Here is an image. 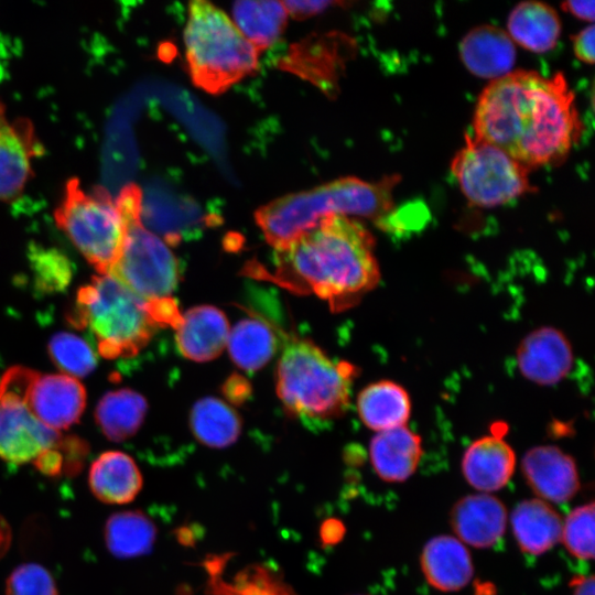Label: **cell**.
Segmentation results:
<instances>
[{
	"label": "cell",
	"instance_id": "obj_1",
	"mask_svg": "<svg viewBox=\"0 0 595 595\" xmlns=\"http://www.w3.org/2000/svg\"><path fill=\"white\" fill-rule=\"evenodd\" d=\"M473 130L513 160L532 167L561 162L582 133L574 95L562 73L517 71L480 94Z\"/></svg>",
	"mask_w": 595,
	"mask_h": 595
},
{
	"label": "cell",
	"instance_id": "obj_2",
	"mask_svg": "<svg viewBox=\"0 0 595 595\" xmlns=\"http://www.w3.org/2000/svg\"><path fill=\"white\" fill-rule=\"evenodd\" d=\"M267 277L290 291L313 293L334 311L349 309L379 282L375 240L350 217L331 215L286 249Z\"/></svg>",
	"mask_w": 595,
	"mask_h": 595
},
{
	"label": "cell",
	"instance_id": "obj_3",
	"mask_svg": "<svg viewBox=\"0 0 595 595\" xmlns=\"http://www.w3.org/2000/svg\"><path fill=\"white\" fill-rule=\"evenodd\" d=\"M399 176L377 182L343 177L309 191L284 195L261 206L255 218L275 251L291 246L331 215H355L381 220L393 208L392 190Z\"/></svg>",
	"mask_w": 595,
	"mask_h": 595
},
{
	"label": "cell",
	"instance_id": "obj_4",
	"mask_svg": "<svg viewBox=\"0 0 595 595\" xmlns=\"http://www.w3.org/2000/svg\"><path fill=\"white\" fill-rule=\"evenodd\" d=\"M283 338L275 388L289 414L305 422H322L345 413L357 368L329 358L309 339Z\"/></svg>",
	"mask_w": 595,
	"mask_h": 595
},
{
	"label": "cell",
	"instance_id": "obj_5",
	"mask_svg": "<svg viewBox=\"0 0 595 595\" xmlns=\"http://www.w3.org/2000/svg\"><path fill=\"white\" fill-rule=\"evenodd\" d=\"M184 42L192 82L209 94L224 93L258 68L259 51L207 1L190 3Z\"/></svg>",
	"mask_w": 595,
	"mask_h": 595
},
{
	"label": "cell",
	"instance_id": "obj_6",
	"mask_svg": "<svg viewBox=\"0 0 595 595\" xmlns=\"http://www.w3.org/2000/svg\"><path fill=\"white\" fill-rule=\"evenodd\" d=\"M72 318L89 328L99 353L109 359L133 356L158 327L145 302L109 274L93 277L78 290Z\"/></svg>",
	"mask_w": 595,
	"mask_h": 595
},
{
	"label": "cell",
	"instance_id": "obj_7",
	"mask_svg": "<svg viewBox=\"0 0 595 595\" xmlns=\"http://www.w3.org/2000/svg\"><path fill=\"white\" fill-rule=\"evenodd\" d=\"M126 225L120 256L109 271L145 303L173 299L181 277L180 263L166 242L142 220V192L123 186L116 197Z\"/></svg>",
	"mask_w": 595,
	"mask_h": 595
},
{
	"label": "cell",
	"instance_id": "obj_8",
	"mask_svg": "<svg viewBox=\"0 0 595 595\" xmlns=\"http://www.w3.org/2000/svg\"><path fill=\"white\" fill-rule=\"evenodd\" d=\"M56 225L99 274H108L118 260L126 235L120 208L100 185L83 188L69 178L54 212Z\"/></svg>",
	"mask_w": 595,
	"mask_h": 595
},
{
	"label": "cell",
	"instance_id": "obj_9",
	"mask_svg": "<svg viewBox=\"0 0 595 595\" xmlns=\"http://www.w3.org/2000/svg\"><path fill=\"white\" fill-rule=\"evenodd\" d=\"M451 171L463 194L477 206H500L533 192L526 166L473 134L465 137Z\"/></svg>",
	"mask_w": 595,
	"mask_h": 595
},
{
	"label": "cell",
	"instance_id": "obj_10",
	"mask_svg": "<svg viewBox=\"0 0 595 595\" xmlns=\"http://www.w3.org/2000/svg\"><path fill=\"white\" fill-rule=\"evenodd\" d=\"M35 371L13 367L0 382V457L23 464L57 445L62 435L32 412L28 392Z\"/></svg>",
	"mask_w": 595,
	"mask_h": 595
},
{
	"label": "cell",
	"instance_id": "obj_11",
	"mask_svg": "<svg viewBox=\"0 0 595 595\" xmlns=\"http://www.w3.org/2000/svg\"><path fill=\"white\" fill-rule=\"evenodd\" d=\"M44 152L32 122L11 120L0 102V201L21 194L32 174V161Z\"/></svg>",
	"mask_w": 595,
	"mask_h": 595
},
{
	"label": "cell",
	"instance_id": "obj_12",
	"mask_svg": "<svg viewBox=\"0 0 595 595\" xmlns=\"http://www.w3.org/2000/svg\"><path fill=\"white\" fill-rule=\"evenodd\" d=\"M28 401L34 415L58 431L76 423L86 404L84 386L71 376L34 374Z\"/></svg>",
	"mask_w": 595,
	"mask_h": 595
},
{
	"label": "cell",
	"instance_id": "obj_13",
	"mask_svg": "<svg viewBox=\"0 0 595 595\" xmlns=\"http://www.w3.org/2000/svg\"><path fill=\"white\" fill-rule=\"evenodd\" d=\"M574 363L573 349L565 335L550 326L528 334L517 348V364L524 378L551 386L565 378Z\"/></svg>",
	"mask_w": 595,
	"mask_h": 595
},
{
	"label": "cell",
	"instance_id": "obj_14",
	"mask_svg": "<svg viewBox=\"0 0 595 595\" xmlns=\"http://www.w3.org/2000/svg\"><path fill=\"white\" fill-rule=\"evenodd\" d=\"M521 468L527 484L547 502H565L580 488L578 473L572 456L554 445L530 448L522 457Z\"/></svg>",
	"mask_w": 595,
	"mask_h": 595
},
{
	"label": "cell",
	"instance_id": "obj_15",
	"mask_svg": "<svg viewBox=\"0 0 595 595\" xmlns=\"http://www.w3.org/2000/svg\"><path fill=\"white\" fill-rule=\"evenodd\" d=\"M450 521L457 539L464 544L478 549L490 548L505 533L507 510L493 495H468L455 502Z\"/></svg>",
	"mask_w": 595,
	"mask_h": 595
},
{
	"label": "cell",
	"instance_id": "obj_16",
	"mask_svg": "<svg viewBox=\"0 0 595 595\" xmlns=\"http://www.w3.org/2000/svg\"><path fill=\"white\" fill-rule=\"evenodd\" d=\"M175 329L178 351L193 361L216 358L227 345L230 331L224 312L212 305L187 310Z\"/></svg>",
	"mask_w": 595,
	"mask_h": 595
},
{
	"label": "cell",
	"instance_id": "obj_17",
	"mask_svg": "<svg viewBox=\"0 0 595 595\" xmlns=\"http://www.w3.org/2000/svg\"><path fill=\"white\" fill-rule=\"evenodd\" d=\"M516 455L500 433L482 436L465 451L462 470L467 483L483 493L502 488L513 475Z\"/></svg>",
	"mask_w": 595,
	"mask_h": 595
},
{
	"label": "cell",
	"instance_id": "obj_18",
	"mask_svg": "<svg viewBox=\"0 0 595 595\" xmlns=\"http://www.w3.org/2000/svg\"><path fill=\"white\" fill-rule=\"evenodd\" d=\"M459 55L474 75L494 80L511 72L516 62V47L504 30L494 25H480L463 37Z\"/></svg>",
	"mask_w": 595,
	"mask_h": 595
},
{
	"label": "cell",
	"instance_id": "obj_19",
	"mask_svg": "<svg viewBox=\"0 0 595 595\" xmlns=\"http://www.w3.org/2000/svg\"><path fill=\"white\" fill-rule=\"evenodd\" d=\"M420 565L428 583L442 592L465 587L474 573L467 548L451 536L430 539L421 552Z\"/></svg>",
	"mask_w": 595,
	"mask_h": 595
},
{
	"label": "cell",
	"instance_id": "obj_20",
	"mask_svg": "<svg viewBox=\"0 0 595 595\" xmlns=\"http://www.w3.org/2000/svg\"><path fill=\"white\" fill-rule=\"evenodd\" d=\"M369 455L376 474L383 480L400 483L416 469L422 456L421 437L405 425L378 432Z\"/></svg>",
	"mask_w": 595,
	"mask_h": 595
},
{
	"label": "cell",
	"instance_id": "obj_21",
	"mask_svg": "<svg viewBox=\"0 0 595 595\" xmlns=\"http://www.w3.org/2000/svg\"><path fill=\"white\" fill-rule=\"evenodd\" d=\"M142 474L131 456L120 451L100 454L88 472V485L101 502L123 505L132 501L142 488Z\"/></svg>",
	"mask_w": 595,
	"mask_h": 595
},
{
	"label": "cell",
	"instance_id": "obj_22",
	"mask_svg": "<svg viewBox=\"0 0 595 595\" xmlns=\"http://www.w3.org/2000/svg\"><path fill=\"white\" fill-rule=\"evenodd\" d=\"M519 548L527 554L540 555L560 540L563 520L547 501L532 498L519 502L510 517Z\"/></svg>",
	"mask_w": 595,
	"mask_h": 595
},
{
	"label": "cell",
	"instance_id": "obj_23",
	"mask_svg": "<svg viewBox=\"0 0 595 595\" xmlns=\"http://www.w3.org/2000/svg\"><path fill=\"white\" fill-rule=\"evenodd\" d=\"M357 411L366 426L382 432L407 424L411 401L403 387L391 380H380L359 392Z\"/></svg>",
	"mask_w": 595,
	"mask_h": 595
},
{
	"label": "cell",
	"instance_id": "obj_24",
	"mask_svg": "<svg viewBox=\"0 0 595 595\" xmlns=\"http://www.w3.org/2000/svg\"><path fill=\"white\" fill-rule=\"evenodd\" d=\"M507 34L513 43L534 53L552 50L561 34V21L550 6L539 1H524L510 12Z\"/></svg>",
	"mask_w": 595,
	"mask_h": 595
},
{
	"label": "cell",
	"instance_id": "obj_25",
	"mask_svg": "<svg viewBox=\"0 0 595 595\" xmlns=\"http://www.w3.org/2000/svg\"><path fill=\"white\" fill-rule=\"evenodd\" d=\"M279 336L263 320L247 317L229 331L227 347L234 363L246 371L262 368L274 355Z\"/></svg>",
	"mask_w": 595,
	"mask_h": 595
},
{
	"label": "cell",
	"instance_id": "obj_26",
	"mask_svg": "<svg viewBox=\"0 0 595 595\" xmlns=\"http://www.w3.org/2000/svg\"><path fill=\"white\" fill-rule=\"evenodd\" d=\"M190 425L194 436L212 448H225L234 444L241 433V419L226 402L205 397L192 408Z\"/></svg>",
	"mask_w": 595,
	"mask_h": 595
},
{
	"label": "cell",
	"instance_id": "obj_27",
	"mask_svg": "<svg viewBox=\"0 0 595 595\" xmlns=\"http://www.w3.org/2000/svg\"><path fill=\"white\" fill-rule=\"evenodd\" d=\"M147 407L145 399L131 389L110 391L98 402L95 419L110 441L122 442L139 430Z\"/></svg>",
	"mask_w": 595,
	"mask_h": 595
},
{
	"label": "cell",
	"instance_id": "obj_28",
	"mask_svg": "<svg viewBox=\"0 0 595 595\" xmlns=\"http://www.w3.org/2000/svg\"><path fill=\"white\" fill-rule=\"evenodd\" d=\"M104 534L107 549L112 555L130 559L151 551L156 528L142 511L126 510L108 518Z\"/></svg>",
	"mask_w": 595,
	"mask_h": 595
},
{
	"label": "cell",
	"instance_id": "obj_29",
	"mask_svg": "<svg viewBox=\"0 0 595 595\" xmlns=\"http://www.w3.org/2000/svg\"><path fill=\"white\" fill-rule=\"evenodd\" d=\"M232 13L235 25L259 52L278 41L288 19L283 1H237Z\"/></svg>",
	"mask_w": 595,
	"mask_h": 595
},
{
	"label": "cell",
	"instance_id": "obj_30",
	"mask_svg": "<svg viewBox=\"0 0 595 595\" xmlns=\"http://www.w3.org/2000/svg\"><path fill=\"white\" fill-rule=\"evenodd\" d=\"M48 353L64 375L82 378L89 375L96 367V356L91 347L79 336L61 332L48 343Z\"/></svg>",
	"mask_w": 595,
	"mask_h": 595
},
{
	"label": "cell",
	"instance_id": "obj_31",
	"mask_svg": "<svg viewBox=\"0 0 595 595\" xmlns=\"http://www.w3.org/2000/svg\"><path fill=\"white\" fill-rule=\"evenodd\" d=\"M594 504L573 509L562 524L561 540L569 553L580 560L594 556Z\"/></svg>",
	"mask_w": 595,
	"mask_h": 595
},
{
	"label": "cell",
	"instance_id": "obj_32",
	"mask_svg": "<svg viewBox=\"0 0 595 595\" xmlns=\"http://www.w3.org/2000/svg\"><path fill=\"white\" fill-rule=\"evenodd\" d=\"M31 266L41 291H62L68 284L72 270L67 258L56 249L31 247Z\"/></svg>",
	"mask_w": 595,
	"mask_h": 595
},
{
	"label": "cell",
	"instance_id": "obj_33",
	"mask_svg": "<svg viewBox=\"0 0 595 595\" xmlns=\"http://www.w3.org/2000/svg\"><path fill=\"white\" fill-rule=\"evenodd\" d=\"M6 595H58L51 573L40 564L25 563L15 567L6 583Z\"/></svg>",
	"mask_w": 595,
	"mask_h": 595
},
{
	"label": "cell",
	"instance_id": "obj_34",
	"mask_svg": "<svg viewBox=\"0 0 595 595\" xmlns=\"http://www.w3.org/2000/svg\"><path fill=\"white\" fill-rule=\"evenodd\" d=\"M33 464L47 476H58L64 469L66 470L65 455L61 452L60 443L41 453Z\"/></svg>",
	"mask_w": 595,
	"mask_h": 595
},
{
	"label": "cell",
	"instance_id": "obj_35",
	"mask_svg": "<svg viewBox=\"0 0 595 595\" xmlns=\"http://www.w3.org/2000/svg\"><path fill=\"white\" fill-rule=\"evenodd\" d=\"M573 51L575 56L587 64L594 63V25L580 31L573 36Z\"/></svg>",
	"mask_w": 595,
	"mask_h": 595
},
{
	"label": "cell",
	"instance_id": "obj_36",
	"mask_svg": "<svg viewBox=\"0 0 595 595\" xmlns=\"http://www.w3.org/2000/svg\"><path fill=\"white\" fill-rule=\"evenodd\" d=\"M283 4L288 11L296 19H305L315 15L332 6L329 1H283Z\"/></svg>",
	"mask_w": 595,
	"mask_h": 595
},
{
	"label": "cell",
	"instance_id": "obj_37",
	"mask_svg": "<svg viewBox=\"0 0 595 595\" xmlns=\"http://www.w3.org/2000/svg\"><path fill=\"white\" fill-rule=\"evenodd\" d=\"M562 8L569 11L575 18L585 21L594 20V1H566L562 3Z\"/></svg>",
	"mask_w": 595,
	"mask_h": 595
},
{
	"label": "cell",
	"instance_id": "obj_38",
	"mask_svg": "<svg viewBox=\"0 0 595 595\" xmlns=\"http://www.w3.org/2000/svg\"><path fill=\"white\" fill-rule=\"evenodd\" d=\"M572 595H594V576H575L570 582Z\"/></svg>",
	"mask_w": 595,
	"mask_h": 595
},
{
	"label": "cell",
	"instance_id": "obj_39",
	"mask_svg": "<svg viewBox=\"0 0 595 595\" xmlns=\"http://www.w3.org/2000/svg\"><path fill=\"white\" fill-rule=\"evenodd\" d=\"M11 540L10 528L0 516V558L7 552Z\"/></svg>",
	"mask_w": 595,
	"mask_h": 595
}]
</instances>
